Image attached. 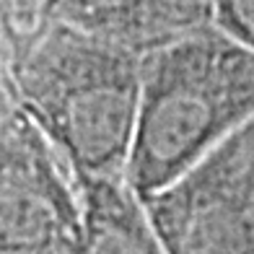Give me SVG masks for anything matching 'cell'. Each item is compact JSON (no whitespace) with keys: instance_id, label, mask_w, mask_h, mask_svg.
<instances>
[{"instance_id":"obj_6","label":"cell","mask_w":254,"mask_h":254,"mask_svg":"<svg viewBox=\"0 0 254 254\" xmlns=\"http://www.w3.org/2000/svg\"><path fill=\"white\" fill-rule=\"evenodd\" d=\"M80 223L70 254H169L145 200L127 179L75 177Z\"/></svg>"},{"instance_id":"obj_7","label":"cell","mask_w":254,"mask_h":254,"mask_svg":"<svg viewBox=\"0 0 254 254\" xmlns=\"http://www.w3.org/2000/svg\"><path fill=\"white\" fill-rule=\"evenodd\" d=\"M42 10V3H0V122L21 109L16 94V57L26 24Z\"/></svg>"},{"instance_id":"obj_3","label":"cell","mask_w":254,"mask_h":254,"mask_svg":"<svg viewBox=\"0 0 254 254\" xmlns=\"http://www.w3.org/2000/svg\"><path fill=\"white\" fill-rule=\"evenodd\" d=\"M145 207L169 254H254V120Z\"/></svg>"},{"instance_id":"obj_9","label":"cell","mask_w":254,"mask_h":254,"mask_svg":"<svg viewBox=\"0 0 254 254\" xmlns=\"http://www.w3.org/2000/svg\"><path fill=\"white\" fill-rule=\"evenodd\" d=\"M0 3H16V5H21V3H44V0H0Z\"/></svg>"},{"instance_id":"obj_8","label":"cell","mask_w":254,"mask_h":254,"mask_svg":"<svg viewBox=\"0 0 254 254\" xmlns=\"http://www.w3.org/2000/svg\"><path fill=\"white\" fill-rule=\"evenodd\" d=\"M215 29L254 52V0H215Z\"/></svg>"},{"instance_id":"obj_4","label":"cell","mask_w":254,"mask_h":254,"mask_svg":"<svg viewBox=\"0 0 254 254\" xmlns=\"http://www.w3.org/2000/svg\"><path fill=\"white\" fill-rule=\"evenodd\" d=\"M78 179L24 109L0 122V254H70Z\"/></svg>"},{"instance_id":"obj_1","label":"cell","mask_w":254,"mask_h":254,"mask_svg":"<svg viewBox=\"0 0 254 254\" xmlns=\"http://www.w3.org/2000/svg\"><path fill=\"white\" fill-rule=\"evenodd\" d=\"M143 55L34 16L18 44L16 94L75 177L127 179Z\"/></svg>"},{"instance_id":"obj_5","label":"cell","mask_w":254,"mask_h":254,"mask_svg":"<svg viewBox=\"0 0 254 254\" xmlns=\"http://www.w3.org/2000/svg\"><path fill=\"white\" fill-rule=\"evenodd\" d=\"M42 16L148 55L215 26V0H44Z\"/></svg>"},{"instance_id":"obj_2","label":"cell","mask_w":254,"mask_h":254,"mask_svg":"<svg viewBox=\"0 0 254 254\" xmlns=\"http://www.w3.org/2000/svg\"><path fill=\"white\" fill-rule=\"evenodd\" d=\"M254 120V52L202 29L143 55L127 182L151 197Z\"/></svg>"}]
</instances>
